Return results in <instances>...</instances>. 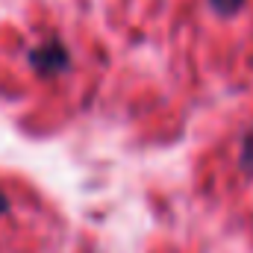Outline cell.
Returning <instances> with one entry per match:
<instances>
[{"instance_id":"obj_4","label":"cell","mask_w":253,"mask_h":253,"mask_svg":"<svg viewBox=\"0 0 253 253\" xmlns=\"http://www.w3.org/2000/svg\"><path fill=\"white\" fill-rule=\"evenodd\" d=\"M3 209H6V197L0 194V212H3Z\"/></svg>"},{"instance_id":"obj_3","label":"cell","mask_w":253,"mask_h":253,"mask_svg":"<svg viewBox=\"0 0 253 253\" xmlns=\"http://www.w3.org/2000/svg\"><path fill=\"white\" fill-rule=\"evenodd\" d=\"M212 6H215L218 12H224V15H233V12L242 6V0H212Z\"/></svg>"},{"instance_id":"obj_2","label":"cell","mask_w":253,"mask_h":253,"mask_svg":"<svg viewBox=\"0 0 253 253\" xmlns=\"http://www.w3.org/2000/svg\"><path fill=\"white\" fill-rule=\"evenodd\" d=\"M242 168L253 177V132L245 138V147H242Z\"/></svg>"},{"instance_id":"obj_1","label":"cell","mask_w":253,"mask_h":253,"mask_svg":"<svg viewBox=\"0 0 253 253\" xmlns=\"http://www.w3.org/2000/svg\"><path fill=\"white\" fill-rule=\"evenodd\" d=\"M33 65L39 68V74H56L68 65V53L59 42H47L44 47L33 50Z\"/></svg>"}]
</instances>
